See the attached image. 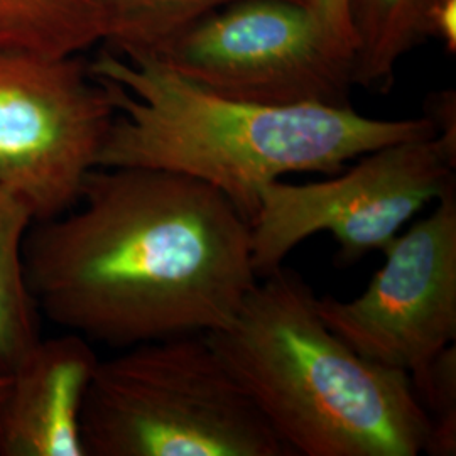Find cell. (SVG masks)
Masks as SVG:
<instances>
[{"label":"cell","instance_id":"5bb4252c","mask_svg":"<svg viewBox=\"0 0 456 456\" xmlns=\"http://www.w3.org/2000/svg\"><path fill=\"white\" fill-rule=\"evenodd\" d=\"M416 399L428 419L429 435L424 453L456 455V346L443 348L419 370L409 374Z\"/></svg>","mask_w":456,"mask_h":456},{"label":"cell","instance_id":"8992f818","mask_svg":"<svg viewBox=\"0 0 456 456\" xmlns=\"http://www.w3.org/2000/svg\"><path fill=\"white\" fill-rule=\"evenodd\" d=\"M147 58L210 94L264 105L346 107L354 86L352 65L291 0L232 2Z\"/></svg>","mask_w":456,"mask_h":456},{"label":"cell","instance_id":"9c48e42d","mask_svg":"<svg viewBox=\"0 0 456 456\" xmlns=\"http://www.w3.org/2000/svg\"><path fill=\"white\" fill-rule=\"evenodd\" d=\"M98 363L94 345L78 333L34 343L9 374L0 456H86L83 406Z\"/></svg>","mask_w":456,"mask_h":456},{"label":"cell","instance_id":"3957f363","mask_svg":"<svg viewBox=\"0 0 456 456\" xmlns=\"http://www.w3.org/2000/svg\"><path fill=\"white\" fill-rule=\"evenodd\" d=\"M279 265L208 340L293 456H418L429 435L406 372L359 355Z\"/></svg>","mask_w":456,"mask_h":456},{"label":"cell","instance_id":"8fae6325","mask_svg":"<svg viewBox=\"0 0 456 456\" xmlns=\"http://www.w3.org/2000/svg\"><path fill=\"white\" fill-rule=\"evenodd\" d=\"M98 43L97 0H0V53L71 58Z\"/></svg>","mask_w":456,"mask_h":456},{"label":"cell","instance_id":"e0dca14e","mask_svg":"<svg viewBox=\"0 0 456 456\" xmlns=\"http://www.w3.org/2000/svg\"><path fill=\"white\" fill-rule=\"evenodd\" d=\"M7 387H9V375L0 374V404L4 401V395L7 392Z\"/></svg>","mask_w":456,"mask_h":456},{"label":"cell","instance_id":"52a82bcc","mask_svg":"<svg viewBox=\"0 0 456 456\" xmlns=\"http://www.w3.org/2000/svg\"><path fill=\"white\" fill-rule=\"evenodd\" d=\"M114 117L107 88L80 56L0 53V184L36 222L71 210Z\"/></svg>","mask_w":456,"mask_h":456},{"label":"cell","instance_id":"2e32d148","mask_svg":"<svg viewBox=\"0 0 456 456\" xmlns=\"http://www.w3.org/2000/svg\"><path fill=\"white\" fill-rule=\"evenodd\" d=\"M440 41L446 53L456 51V0H441L429 12L426 22V39Z\"/></svg>","mask_w":456,"mask_h":456},{"label":"cell","instance_id":"9a60e30c","mask_svg":"<svg viewBox=\"0 0 456 456\" xmlns=\"http://www.w3.org/2000/svg\"><path fill=\"white\" fill-rule=\"evenodd\" d=\"M299 5H303L322 31L325 34L328 45L333 48V51L342 56L352 65L354 60V33L350 28V19H348V9H346V0H291Z\"/></svg>","mask_w":456,"mask_h":456},{"label":"cell","instance_id":"5b68a950","mask_svg":"<svg viewBox=\"0 0 456 456\" xmlns=\"http://www.w3.org/2000/svg\"><path fill=\"white\" fill-rule=\"evenodd\" d=\"M355 161L328 180H277L262 190L250 224L259 279L322 232L337 240L342 265L384 252L409 220L456 183V141L440 134L379 147Z\"/></svg>","mask_w":456,"mask_h":456},{"label":"cell","instance_id":"7a4b0ae2","mask_svg":"<svg viewBox=\"0 0 456 456\" xmlns=\"http://www.w3.org/2000/svg\"><path fill=\"white\" fill-rule=\"evenodd\" d=\"M115 107L98 167H146L205 181L254 222L262 190L294 173L337 175L379 147L438 134L429 117L382 120L323 103L220 97L147 56L103 49L88 63Z\"/></svg>","mask_w":456,"mask_h":456},{"label":"cell","instance_id":"277c9868","mask_svg":"<svg viewBox=\"0 0 456 456\" xmlns=\"http://www.w3.org/2000/svg\"><path fill=\"white\" fill-rule=\"evenodd\" d=\"M82 438L86 456H293L207 333L100 360Z\"/></svg>","mask_w":456,"mask_h":456},{"label":"cell","instance_id":"4fadbf2b","mask_svg":"<svg viewBox=\"0 0 456 456\" xmlns=\"http://www.w3.org/2000/svg\"><path fill=\"white\" fill-rule=\"evenodd\" d=\"M237 0H97L105 49L118 56L152 54L201 17Z\"/></svg>","mask_w":456,"mask_h":456},{"label":"cell","instance_id":"6da1fadb","mask_svg":"<svg viewBox=\"0 0 456 456\" xmlns=\"http://www.w3.org/2000/svg\"><path fill=\"white\" fill-rule=\"evenodd\" d=\"M24 264L39 314L120 350L225 328L259 281L227 196L146 167L94 169L71 210L34 222Z\"/></svg>","mask_w":456,"mask_h":456},{"label":"cell","instance_id":"7c38bea8","mask_svg":"<svg viewBox=\"0 0 456 456\" xmlns=\"http://www.w3.org/2000/svg\"><path fill=\"white\" fill-rule=\"evenodd\" d=\"M36 218L16 191L0 184V374L9 375L39 335V311L28 286L24 245Z\"/></svg>","mask_w":456,"mask_h":456},{"label":"cell","instance_id":"30bf717a","mask_svg":"<svg viewBox=\"0 0 456 456\" xmlns=\"http://www.w3.org/2000/svg\"><path fill=\"white\" fill-rule=\"evenodd\" d=\"M441 0H346L354 33V86L387 94L395 68L426 41V22Z\"/></svg>","mask_w":456,"mask_h":456},{"label":"cell","instance_id":"ba28073f","mask_svg":"<svg viewBox=\"0 0 456 456\" xmlns=\"http://www.w3.org/2000/svg\"><path fill=\"white\" fill-rule=\"evenodd\" d=\"M382 254L359 297L323 296L314 306L359 355L409 375L456 340V183Z\"/></svg>","mask_w":456,"mask_h":456}]
</instances>
